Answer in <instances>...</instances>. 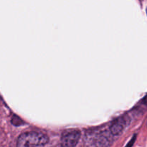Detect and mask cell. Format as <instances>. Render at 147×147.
<instances>
[{"label":"cell","instance_id":"obj_1","mask_svg":"<svg viewBox=\"0 0 147 147\" xmlns=\"http://www.w3.org/2000/svg\"><path fill=\"white\" fill-rule=\"evenodd\" d=\"M49 138L45 134L37 131L23 133L17 139V147H45Z\"/></svg>","mask_w":147,"mask_h":147},{"label":"cell","instance_id":"obj_2","mask_svg":"<svg viewBox=\"0 0 147 147\" xmlns=\"http://www.w3.org/2000/svg\"><path fill=\"white\" fill-rule=\"evenodd\" d=\"M80 139V132L78 130H70L64 132L61 137L63 147H76Z\"/></svg>","mask_w":147,"mask_h":147},{"label":"cell","instance_id":"obj_3","mask_svg":"<svg viewBox=\"0 0 147 147\" xmlns=\"http://www.w3.org/2000/svg\"><path fill=\"white\" fill-rule=\"evenodd\" d=\"M129 124V119L127 116H123L115 121L110 127V131L114 136L120 135L125 128Z\"/></svg>","mask_w":147,"mask_h":147},{"label":"cell","instance_id":"obj_4","mask_svg":"<svg viewBox=\"0 0 147 147\" xmlns=\"http://www.w3.org/2000/svg\"><path fill=\"white\" fill-rule=\"evenodd\" d=\"M12 123L15 126H20V125L22 123V121L20 120V119L19 118H17V119H14V117L12 119V121H11Z\"/></svg>","mask_w":147,"mask_h":147},{"label":"cell","instance_id":"obj_5","mask_svg":"<svg viewBox=\"0 0 147 147\" xmlns=\"http://www.w3.org/2000/svg\"><path fill=\"white\" fill-rule=\"evenodd\" d=\"M136 135H134V136H133V138H132V139L130 140V142L127 144V145H126L125 147H132L133 146V145L134 144L135 141H136Z\"/></svg>","mask_w":147,"mask_h":147},{"label":"cell","instance_id":"obj_6","mask_svg":"<svg viewBox=\"0 0 147 147\" xmlns=\"http://www.w3.org/2000/svg\"><path fill=\"white\" fill-rule=\"evenodd\" d=\"M143 101H144V104L146 105V106H147V95H146V96H145L144 98Z\"/></svg>","mask_w":147,"mask_h":147},{"label":"cell","instance_id":"obj_7","mask_svg":"<svg viewBox=\"0 0 147 147\" xmlns=\"http://www.w3.org/2000/svg\"><path fill=\"white\" fill-rule=\"evenodd\" d=\"M146 13H147V9H146Z\"/></svg>","mask_w":147,"mask_h":147}]
</instances>
